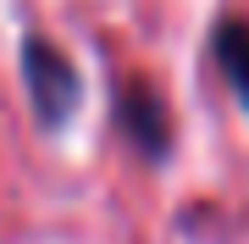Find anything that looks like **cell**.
<instances>
[{
  "label": "cell",
  "instance_id": "obj_1",
  "mask_svg": "<svg viewBox=\"0 0 249 244\" xmlns=\"http://www.w3.org/2000/svg\"><path fill=\"white\" fill-rule=\"evenodd\" d=\"M22 89H28V106L45 128H67L72 111H78L83 83H78V67H72V56L61 45L28 34L22 39Z\"/></svg>",
  "mask_w": 249,
  "mask_h": 244
},
{
  "label": "cell",
  "instance_id": "obj_2",
  "mask_svg": "<svg viewBox=\"0 0 249 244\" xmlns=\"http://www.w3.org/2000/svg\"><path fill=\"white\" fill-rule=\"evenodd\" d=\"M116 128H122L127 145H133L139 155H150V161H160V155L172 150L166 100H160V89H150L144 78H127L122 89H116Z\"/></svg>",
  "mask_w": 249,
  "mask_h": 244
},
{
  "label": "cell",
  "instance_id": "obj_3",
  "mask_svg": "<svg viewBox=\"0 0 249 244\" xmlns=\"http://www.w3.org/2000/svg\"><path fill=\"white\" fill-rule=\"evenodd\" d=\"M211 61L232 89V100L249 111V17H222L211 28Z\"/></svg>",
  "mask_w": 249,
  "mask_h": 244
}]
</instances>
